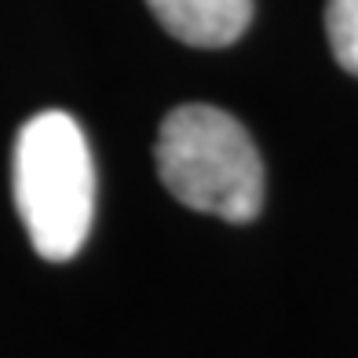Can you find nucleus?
<instances>
[{
	"label": "nucleus",
	"instance_id": "20e7f679",
	"mask_svg": "<svg viewBox=\"0 0 358 358\" xmlns=\"http://www.w3.org/2000/svg\"><path fill=\"white\" fill-rule=\"evenodd\" d=\"M325 34H329V48L336 62L358 77V0H329Z\"/></svg>",
	"mask_w": 358,
	"mask_h": 358
},
{
	"label": "nucleus",
	"instance_id": "7ed1b4c3",
	"mask_svg": "<svg viewBox=\"0 0 358 358\" xmlns=\"http://www.w3.org/2000/svg\"><path fill=\"white\" fill-rule=\"evenodd\" d=\"M176 41L194 48H227L249 29L252 0H146Z\"/></svg>",
	"mask_w": 358,
	"mask_h": 358
},
{
	"label": "nucleus",
	"instance_id": "f257e3e1",
	"mask_svg": "<svg viewBox=\"0 0 358 358\" xmlns=\"http://www.w3.org/2000/svg\"><path fill=\"white\" fill-rule=\"evenodd\" d=\"M11 187L37 256L52 264L73 259L95 216V165L70 113L44 110L19 128Z\"/></svg>",
	"mask_w": 358,
	"mask_h": 358
},
{
	"label": "nucleus",
	"instance_id": "f03ea898",
	"mask_svg": "<svg viewBox=\"0 0 358 358\" xmlns=\"http://www.w3.org/2000/svg\"><path fill=\"white\" fill-rule=\"evenodd\" d=\"M157 176L194 213L249 223L264 205V161L249 132L216 106H176L157 132Z\"/></svg>",
	"mask_w": 358,
	"mask_h": 358
}]
</instances>
